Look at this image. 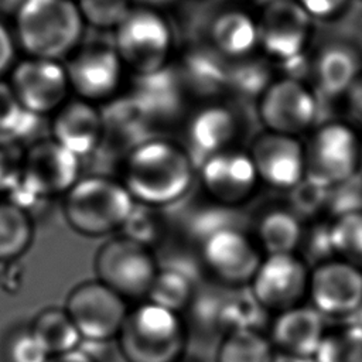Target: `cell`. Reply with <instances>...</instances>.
I'll return each instance as SVG.
<instances>
[{"mask_svg": "<svg viewBox=\"0 0 362 362\" xmlns=\"http://www.w3.org/2000/svg\"><path fill=\"white\" fill-rule=\"evenodd\" d=\"M6 362H48L51 355L30 328L13 332L6 344Z\"/></svg>", "mask_w": 362, "mask_h": 362, "instance_id": "obj_40", "label": "cell"}, {"mask_svg": "<svg viewBox=\"0 0 362 362\" xmlns=\"http://www.w3.org/2000/svg\"><path fill=\"white\" fill-rule=\"evenodd\" d=\"M298 253L310 266L324 262L327 259L335 257L331 242V230H329V219L327 221H313V225L305 229L303 240L300 245Z\"/></svg>", "mask_w": 362, "mask_h": 362, "instance_id": "obj_39", "label": "cell"}, {"mask_svg": "<svg viewBox=\"0 0 362 362\" xmlns=\"http://www.w3.org/2000/svg\"><path fill=\"white\" fill-rule=\"evenodd\" d=\"M27 0H6V3L8 4V6H11V7H14L16 10L23 4V3H25Z\"/></svg>", "mask_w": 362, "mask_h": 362, "instance_id": "obj_49", "label": "cell"}, {"mask_svg": "<svg viewBox=\"0 0 362 362\" xmlns=\"http://www.w3.org/2000/svg\"><path fill=\"white\" fill-rule=\"evenodd\" d=\"M256 102L264 130L301 137L320 123V96L300 78L273 79Z\"/></svg>", "mask_w": 362, "mask_h": 362, "instance_id": "obj_8", "label": "cell"}, {"mask_svg": "<svg viewBox=\"0 0 362 362\" xmlns=\"http://www.w3.org/2000/svg\"><path fill=\"white\" fill-rule=\"evenodd\" d=\"M356 209H362V180L359 177L329 188L328 219Z\"/></svg>", "mask_w": 362, "mask_h": 362, "instance_id": "obj_41", "label": "cell"}, {"mask_svg": "<svg viewBox=\"0 0 362 362\" xmlns=\"http://www.w3.org/2000/svg\"><path fill=\"white\" fill-rule=\"evenodd\" d=\"M83 24L72 0H27L16 10V41L33 58L61 61L78 45Z\"/></svg>", "mask_w": 362, "mask_h": 362, "instance_id": "obj_2", "label": "cell"}, {"mask_svg": "<svg viewBox=\"0 0 362 362\" xmlns=\"http://www.w3.org/2000/svg\"><path fill=\"white\" fill-rule=\"evenodd\" d=\"M21 112L23 107L20 106L10 85L0 81V132L11 133L21 116Z\"/></svg>", "mask_w": 362, "mask_h": 362, "instance_id": "obj_42", "label": "cell"}, {"mask_svg": "<svg viewBox=\"0 0 362 362\" xmlns=\"http://www.w3.org/2000/svg\"><path fill=\"white\" fill-rule=\"evenodd\" d=\"M307 298L324 318L355 315L362 310V270L338 257L310 266Z\"/></svg>", "mask_w": 362, "mask_h": 362, "instance_id": "obj_13", "label": "cell"}, {"mask_svg": "<svg viewBox=\"0 0 362 362\" xmlns=\"http://www.w3.org/2000/svg\"><path fill=\"white\" fill-rule=\"evenodd\" d=\"M361 74L356 55L346 47L324 48L314 62V90L318 96H344Z\"/></svg>", "mask_w": 362, "mask_h": 362, "instance_id": "obj_27", "label": "cell"}, {"mask_svg": "<svg viewBox=\"0 0 362 362\" xmlns=\"http://www.w3.org/2000/svg\"><path fill=\"white\" fill-rule=\"evenodd\" d=\"M303 143L307 177L328 188L358 177L362 136L346 120L320 122Z\"/></svg>", "mask_w": 362, "mask_h": 362, "instance_id": "obj_5", "label": "cell"}, {"mask_svg": "<svg viewBox=\"0 0 362 362\" xmlns=\"http://www.w3.org/2000/svg\"><path fill=\"white\" fill-rule=\"evenodd\" d=\"M187 338L181 315L148 300L129 310L116 337L126 362H180Z\"/></svg>", "mask_w": 362, "mask_h": 362, "instance_id": "obj_3", "label": "cell"}, {"mask_svg": "<svg viewBox=\"0 0 362 362\" xmlns=\"http://www.w3.org/2000/svg\"><path fill=\"white\" fill-rule=\"evenodd\" d=\"M247 151L260 184L287 192L305 177L304 143L300 137L263 130Z\"/></svg>", "mask_w": 362, "mask_h": 362, "instance_id": "obj_18", "label": "cell"}, {"mask_svg": "<svg viewBox=\"0 0 362 362\" xmlns=\"http://www.w3.org/2000/svg\"><path fill=\"white\" fill-rule=\"evenodd\" d=\"M83 21L96 28H116L130 13V0H76Z\"/></svg>", "mask_w": 362, "mask_h": 362, "instance_id": "obj_37", "label": "cell"}, {"mask_svg": "<svg viewBox=\"0 0 362 362\" xmlns=\"http://www.w3.org/2000/svg\"><path fill=\"white\" fill-rule=\"evenodd\" d=\"M303 235V221L288 206H274L259 216L253 238L263 255H277L298 253Z\"/></svg>", "mask_w": 362, "mask_h": 362, "instance_id": "obj_26", "label": "cell"}, {"mask_svg": "<svg viewBox=\"0 0 362 362\" xmlns=\"http://www.w3.org/2000/svg\"><path fill=\"white\" fill-rule=\"evenodd\" d=\"M273 362H313V359L311 358H301V356H294V355H287V354L276 352V356H274Z\"/></svg>", "mask_w": 362, "mask_h": 362, "instance_id": "obj_47", "label": "cell"}, {"mask_svg": "<svg viewBox=\"0 0 362 362\" xmlns=\"http://www.w3.org/2000/svg\"><path fill=\"white\" fill-rule=\"evenodd\" d=\"M25 147L7 132H0V194H8L21 180Z\"/></svg>", "mask_w": 362, "mask_h": 362, "instance_id": "obj_38", "label": "cell"}, {"mask_svg": "<svg viewBox=\"0 0 362 362\" xmlns=\"http://www.w3.org/2000/svg\"><path fill=\"white\" fill-rule=\"evenodd\" d=\"M256 24L259 47L270 59L290 66L303 58L311 17L296 0L266 1Z\"/></svg>", "mask_w": 362, "mask_h": 362, "instance_id": "obj_14", "label": "cell"}, {"mask_svg": "<svg viewBox=\"0 0 362 362\" xmlns=\"http://www.w3.org/2000/svg\"><path fill=\"white\" fill-rule=\"evenodd\" d=\"M346 122L351 123L359 133H362V72L344 95Z\"/></svg>", "mask_w": 362, "mask_h": 362, "instance_id": "obj_43", "label": "cell"}, {"mask_svg": "<svg viewBox=\"0 0 362 362\" xmlns=\"http://www.w3.org/2000/svg\"><path fill=\"white\" fill-rule=\"evenodd\" d=\"M288 192V208L304 222L317 221L328 208L329 188L321 182L304 177Z\"/></svg>", "mask_w": 362, "mask_h": 362, "instance_id": "obj_36", "label": "cell"}, {"mask_svg": "<svg viewBox=\"0 0 362 362\" xmlns=\"http://www.w3.org/2000/svg\"><path fill=\"white\" fill-rule=\"evenodd\" d=\"M8 85L23 109L47 117L71 93L65 65L54 59L30 57L17 62L11 68Z\"/></svg>", "mask_w": 362, "mask_h": 362, "instance_id": "obj_16", "label": "cell"}, {"mask_svg": "<svg viewBox=\"0 0 362 362\" xmlns=\"http://www.w3.org/2000/svg\"><path fill=\"white\" fill-rule=\"evenodd\" d=\"M209 38L211 47L230 61L250 57L259 47L256 20L238 10L221 13L211 25Z\"/></svg>", "mask_w": 362, "mask_h": 362, "instance_id": "obj_25", "label": "cell"}, {"mask_svg": "<svg viewBox=\"0 0 362 362\" xmlns=\"http://www.w3.org/2000/svg\"><path fill=\"white\" fill-rule=\"evenodd\" d=\"M195 298L194 279L175 267L158 269L146 300L181 314Z\"/></svg>", "mask_w": 362, "mask_h": 362, "instance_id": "obj_31", "label": "cell"}, {"mask_svg": "<svg viewBox=\"0 0 362 362\" xmlns=\"http://www.w3.org/2000/svg\"><path fill=\"white\" fill-rule=\"evenodd\" d=\"M273 79L266 61L246 57L229 64L226 90L242 99L257 100Z\"/></svg>", "mask_w": 362, "mask_h": 362, "instance_id": "obj_33", "label": "cell"}, {"mask_svg": "<svg viewBox=\"0 0 362 362\" xmlns=\"http://www.w3.org/2000/svg\"><path fill=\"white\" fill-rule=\"evenodd\" d=\"M158 269L150 247L123 235L105 242L95 255L98 280L124 300H146Z\"/></svg>", "mask_w": 362, "mask_h": 362, "instance_id": "obj_7", "label": "cell"}, {"mask_svg": "<svg viewBox=\"0 0 362 362\" xmlns=\"http://www.w3.org/2000/svg\"><path fill=\"white\" fill-rule=\"evenodd\" d=\"M34 225L31 215L7 199H0V262L21 256L31 245Z\"/></svg>", "mask_w": 362, "mask_h": 362, "instance_id": "obj_30", "label": "cell"}, {"mask_svg": "<svg viewBox=\"0 0 362 362\" xmlns=\"http://www.w3.org/2000/svg\"><path fill=\"white\" fill-rule=\"evenodd\" d=\"M310 264L298 253L264 255L249 290L266 313L301 305L308 294Z\"/></svg>", "mask_w": 362, "mask_h": 362, "instance_id": "obj_10", "label": "cell"}, {"mask_svg": "<svg viewBox=\"0 0 362 362\" xmlns=\"http://www.w3.org/2000/svg\"><path fill=\"white\" fill-rule=\"evenodd\" d=\"M334 256L362 270V209L329 219Z\"/></svg>", "mask_w": 362, "mask_h": 362, "instance_id": "obj_34", "label": "cell"}, {"mask_svg": "<svg viewBox=\"0 0 362 362\" xmlns=\"http://www.w3.org/2000/svg\"><path fill=\"white\" fill-rule=\"evenodd\" d=\"M49 137L78 156L98 151L103 140V119L98 105L81 98L66 99L49 116Z\"/></svg>", "mask_w": 362, "mask_h": 362, "instance_id": "obj_21", "label": "cell"}, {"mask_svg": "<svg viewBox=\"0 0 362 362\" xmlns=\"http://www.w3.org/2000/svg\"><path fill=\"white\" fill-rule=\"evenodd\" d=\"M65 310L82 339L96 341L115 339L129 313L127 300L98 279L76 284L66 297Z\"/></svg>", "mask_w": 362, "mask_h": 362, "instance_id": "obj_12", "label": "cell"}, {"mask_svg": "<svg viewBox=\"0 0 362 362\" xmlns=\"http://www.w3.org/2000/svg\"><path fill=\"white\" fill-rule=\"evenodd\" d=\"M198 180L209 201L232 209L249 202L260 185L249 151L238 146L204 158Z\"/></svg>", "mask_w": 362, "mask_h": 362, "instance_id": "obj_11", "label": "cell"}, {"mask_svg": "<svg viewBox=\"0 0 362 362\" xmlns=\"http://www.w3.org/2000/svg\"><path fill=\"white\" fill-rule=\"evenodd\" d=\"M240 119L236 112L218 100H208L195 109L185 122V148L195 165L204 158L236 146Z\"/></svg>", "mask_w": 362, "mask_h": 362, "instance_id": "obj_19", "label": "cell"}, {"mask_svg": "<svg viewBox=\"0 0 362 362\" xmlns=\"http://www.w3.org/2000/svg\"><path fill=\"white\" fill-rule=\"evenodd\" d=\"M276 349L267 335L255 328H239L223 334L216 362H273Z\"/></svg>", "mask_w": 362, "mask_h": 362, "instance_id": "obj_29", "label": "cell"}, {"mask_svg": "<svg viewBox=\"0 0 362 362\" xmlns=\"http://www.w3.org/2000/svg\"><path fill=\"white\" fill-rule=\"evenodd\" d=\"M310 17H331L339 13L348 0H296Z\"/></svg>", "mask_w": 362, "mask_h": 362, "instance_id": "obj_44", "label": "cell"}, {"mask_svg": "<svg viewBox=\"0 0 362 362\" xmlns=\"http://www.w3.org/2000/svg\"><path fill=\"white\" fill-rule=\"evenodd\" d=\"M313 362H362V322L327 328Z\"/></svg>", "mask_w": 362, "mask_h": 362, "instance_id": "obj_32", "label": "cell"}, {"mask_svg": "<svg viewBox=\"0 0 362 362\" xmlns=\"http://www.w3.org/2000/svg\"><path fill=\"white\" fill-rule=\"evenodd\" d=\"M48 362H95L88 354H85L81 348H76L74 351L54 355Z\"/></svg>", "mask_w": 362, "mask_h": 362, "instance_id": "obj_46", "label": "cell"}, {"mask_svg": "<svg viewBox=\"0 0 362 362\" xmlns=\"http://www.w3.org/2000/svg\"><path fill=\"white\" fill-rule=\"evenodd\" d=\"M16 42L10 30L0 21V76L14 66Z\"/></svg>", "mask_w": 362, "mask_h": 362, "instance_id": "obj_45", "label": "cell"}, {"mask_svg": "<svg viewBox=\"0 0 362 362\" xmlns=\"http://www.w3.org/2000/svg\"><path fill=\"white\" fill-rule=\"evenodd\" d=\"M180 362H189V361H185V359H184V358H182V359H181V361H180Z\"/></svg>", "mask_w": 362, "mask_h": 362, "instance_id": "obj_51", "label": "cell"}, {"mask_svg": "<svg viewBox=\"0 0 362 362\" xmlns=\"http://www.w3.org/2000/svg\"><path fill=\"white\" fill-rule=\"evenodd\" d=\"M129 96L154 132L181 117L187 90L178 72L165 66L151 74L134 75Z\"/></svg>", "mask_w": 362, "mask_h": 362, "instance_id": "obj_20", "label": "cell"}, {"mask_svg": "<svg viewBox=\"0 0 362 362\" xmlns=\"http://www.w3.org/2000/svg\"><path fill=\"white\" fill-rule=\"evenodd\" d=\"M65 69L71 92L98 105L119 96L126 68L115 48L89 47L75 52Z\"/></svg>", "mask_w": 362, "mask_h": 362, "instance_id": "obj_17", "label": "cell"}, {"mask_svg": "<svg viewBox=\"0 0 362 362\" xmlns=\"http://www.w3.org/2000/svg\"><path fill=\"white\" fill-rule=\"evenodd\" d=\"M120 230V235L153 249L156 243L161 242L165 232L163 209L134 201V205Z\"/></svg>", "mask_w": 362, "mask_h": 362, "instance_id": "obj_35", "label": "cell"}, {"mask_svg": "<svg viewBox=\"0 0 362 362\" xmlns=\"http://www.w3.org/2000/svg\"><path fill=\"white\" fill-rule=\"evenodd\" d=\"M325 318L311 305H297L274 315L269 338L276 352L311 358L325 331Z\"/></svg>", "mask_w": 362, "mask_h": 362, "instance_id": "obj_22", "label": "cell"}, {"mask_svg": "<svg viewBox=\"0 0 362 362\" xmlns=\"http://www.w3.org/2000/svg\"><path fill=\"white\" fill-rule=\"evenodd\" d=\"M139 1H141L146 7L151 8V6H164V4L173 3L174 0H139Z\"/></svg>", "mask_w": 362, "mask_h": 362, "instance_id": "obj_48", "label": "cell"}, {"mask_svg": "<svg viewBox=\"0 0 362 362\" xmlns=\"http://www.w3.org/2000/svg\"><path fill=\"white\" fill-rule=\"evenodd\" d=\"M100 107L103 119V141H110L113 147H119L126 153L143 141L154 136L153 129L141 116L130 96H116ZM123 156V157H124Z\"/></svg>", "mask_w": 362, "mask_h": 362, "instance_id": "obj_24", "label": "cell"}, {"mask_svg": "<svg viewBox=\"0 0 362 362\" xmlns=\"http://www.w3.org/2000/svg\"><path fill=\"white\" fill-rule=\"evenodd\" d=\"M134 199L117 178L106 174L81 177L64 195L62 211L69 226L85 236L120 230Z\"/></svg>", "mask_w": 362, "mask_h": 362, "instance_id": "obj_4", "label": "cell"}, {"mask_svg": "<svg viewBox=\"0 0 362 362\" xmlns=\"http://www.w3.org/2000/svg\"><path fill=\"white\" fill-rule=\"evenodd\" d=\"M116 52L124 68L146 75L168 66L173 48L170 25L150 7L132 8L116 27Z\"/></svg>", "mask_w": 362, "mask_h": 362, "instance_id": "obj_6", "label": "cell"}, {"mask_svg": "<svg viewBox=\"0 0 362 362\" xmlns=\"http://www.w3.org/2000/svg\"><path fill=\"white\" fill-rule=\"evenodd\" d=\"M120 171V181L136 202L163 209L188 194L197 165L184 144L154 134L126 153Z\"/></svg>", "mask_w": 362, "mask_h": 362, "instance_id": "obj_1", "label": "cell"}, {"mask_svg": "<svg viewBox=\"0 0 362 362\" xmlns=\"http://www.w3.org/2000/svg\"><path fill=\"white\" fill-rule=\"evenodd\" d=\"M81 158L51 137L25 147L20 184L42 199L64 197L81 178Z\"/></svg>", "mask_w": 362, "mask_h": 362, "instance_id": "obj_15", "label": "cell"}, {"mask_svg": "<svg viewBox=\"0 0 362 362\" xmlns=\"http://www.w3.org/2000/svg\"><path fill=\"white\" fill-rule=\"evenodd\" d=\"M229 59L223 58L212 47L209 49H192L181 61L178 76L188 93L201 95L212 100L226 90Z\"/></svg>", "mask_w": 362, "mask_h": 362, "instance_id": "obj_23", "label": "cell"}, {"mask_svg": "<svg viewBox=\"0 0 362 362\" xmlns=\"http://www.w3.org/2000/svg\"><path fill=\"white\" fill-rule=\"evenodd\" d=\"M28 328L51 356L74 351L82 341L65 307H47L41 310Z\"/></svg>", "mask_w": 362, "mask_h": 362, "instance_id": "obj_28", "label": "cell"}, {"mask_svg": "<svg viewBox=\"0 0 362 362\" xmlns=\"http://www.w3.org/2000/svg\"><path fill=\"white\" fill-rule=\"evenodd\" d=\"M358 177L362 180V154H361V164H359V174Z\"/></svg>", "mask_w": 362, "mask_h": 362, "instance_id": "obj_50", "label": "cell"}, {"mask_svg": "<svg viewBox=\"0 0 362 362\" xmlns=\"http://www.w3.org/2000/svg\"><path fill=\"white\" fill-rule=\"evenodd\" d=\"M201 262L223 287H246L263 252L253 236L239 226L221 228L199 242Z\"/></svg>", "mask_w": 362, "mask_h": 362, "instance_id": "obj_9", "label": "cell"}]
</instances>
